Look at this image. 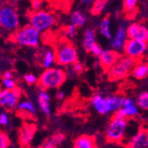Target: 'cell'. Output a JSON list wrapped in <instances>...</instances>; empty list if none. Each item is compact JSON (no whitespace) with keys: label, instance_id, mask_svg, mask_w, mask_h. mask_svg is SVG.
Here are the masks:
<instances>
[{"label":"cell","instance_id":"obj_38","mask_svg":"<svg viewBox=\"0 0 148 148\" xmlns=\"http://www.w3.org/2000/svg\"><path fill=\"white\" fill-rule=\"evenodd\" d=\"M102 48L98 44H96L95 46H94V48H92V51H91V53L94 55V56H95V57H98L99 58V56L101 55V51H102Z\"/></svg>","mask_w":148,"mask_h":148},{"label":"cell","instance_id":"obj_41","mask_svg":"<svg viewBox=\"0 0 148 148\" xmlns=\"http://www.w3.org/2000/svg\"><path fill=\"white\" fill-rule=\"evenodd\" d=\"M81 4L83 5H88V4H92V2L91 1V0H83V1H81Z\"/></svg>","mask_w":148,"mask_h":148},{"label":"cell","instance_id":"obj_9","mask_svg":"<svg viewBox=\"0 0 148 148\" xmlns=\"http://www.w3.org/2000/svg\"><path fill=\"white\" fill-rule=\"evenodd\" d=\"M22 91L21 88L16 87L14 90H4L3 94L0 99V106L8 111H12L17 108L18 104L21 101Z\"/></svg>","mask_w":148,"mask_h":148},{"label":"cell","instance_id":"obj_36","mask_svg":"<svg viewBox=\"0 0 148 148\" xmlns=\"http://www.w3.org/2000/svg\"><path fill=\"white\" fill-rule=\"evenodd\" d=\"M53 138V139L56 141V143L58 144V145H60L64 140H65V135L62 132H58L55 133L51 136Z\"/></svg>","mask_w":148,"mask_h":148},{"label":"cell","instance_id":"obj_26","mask_svg":"<svg viewBox=\"0 0 148 148\" xmlns=\"http://www.w3.org/2000/svg\"><path fill=\"white\" fill-rule=\"evenodd\" d=\"M99 31L100 34L102 35L105 38H108L110 40L112 38V33H111L110 28V21L108 18H103L99 24Z\"/></svg>","mask_w":148,"mask_h":148},{"label":"cell","instance_id":"obj_8","mask_svg":"<svg viewBox=\"0 0 148 148\" xmlns=\"http://www.w3.org/2000/svg\"><path fill=\"white\" fill-rule=\"evenodd\" d=\"M147 51V43L129 38L127 39L123 49L124 56L131 58L135 61L143 60Z\"/></svg>","mask_w":148,"mask_h":148},{"label":"cell","instance_id":"obj_17","mask_svg":"<svg viewBox=\"0 0 148 148\" xmlns=\"http://www.w3.org/2000/svg\"><path fill=\"white\" fill-rule=\"evenodd\" d=\"M37 103L41 112L46 116L51 115V98L46 90H40L37 93Z\"/></svg>","mask_w":148,"mask_h":148},{"label":"cell","instance_id":"obj_29","mask_svg":"<svg viewBox=\"0 0 148 148\" xmlns=\"http://www.w3.org/2000/svg\"><path fill=\"white\" fill-rule=\"evenodd\" d=\"M58 144L56 143V141L53 139L51 136L44 139L39 146V148H58Z\"/></svg>","mask_w":148,"mask_h":148},{"label":"cell","instance_id":"obj_31","mask_svg":"<svg viewBox=\"0 0 148 148\" xmlns=\"http://www.w3.org/2000/svg\"><path fill=\"white\" fill-rule=\"evenodd\" d=\"M11 141L8 135L4 132L0 131V148H10Z\"/></svg>","mask_w":148,"mask_h":148},{"label":"cell","instance_id":"obj_14","mask_svg":"<svg viewBox=\"0 0 148 148\" xmlns=\"http://www.w3.org/2000/svg\"><path fill=\"white\" fill-rule=\"evenodd\" d=\"M90 104L94 109L100 115H108L112 112L110 104L108 102V97L102 96L101 94H95L90 99Z\"/></svg>","mask_w":148,"mask_h":148},{"label":"cell","instance_id":"obj_19","mask_svg":"<svg viewBox=\"0 0 148 148\" xmlns=\"http://www.w3.org/2000/svg\"><path fill=\"white\" fill-rule=\"evenodd\" d=\"M72 148H98L94 137L88 135H81L73 141Z\"/></svg>","mask_w":148,"mask_h":148},{"label":"cell","instance_id":"obj_4","mask_svg":"<svg viewBox=\"0 0 148 148\" xmlns=\"http://www.w3.org/2000/svg\"><path fill=\"white\" fill-rule=\"evenodd\" d=\"M57 16L49 10L32 11L28 14L29 24L41 33L52 28L57 23Z\"/></svg>","mask_w":148,"mask_h":148},{"label":"cell","instance_id":"obj_24","mask_svg":"<svg viewBox=\"0 0 148 148\" xmlns=\"http://www.w3.org/2000/svg\"><path fill=\"white\" fill-rule=\"evenodd\" d=\"M123 8L127 17H133L138 10V1L137 0H124L123 2Z\"/></svg>","mask_w":148,"mask_h":148},{"label":"cell","instance_id":"obj_43","mask_svg":"<svg viewBox=\"0 0 148 148\" xmlns=\"http://www.w3.org/2000/svg\"><path fill=\"white\" fill-rule=\"evenodd\" d=\"M25 148H34V147H33V146H27V147H25Z\"/></svg>","mask_w":148,"mask_h":148},{"label":"cell","instance_id":"obj_33","mask_svg":"<svg viewBox=\"0 0 148 148\" xmlns=\"http://www.w3.org/2000/svg\"><path fill=\"white\" fill-rule=\"evenodd\" d=\"M23 78H24V81L29 85L35 84L37 82H38L37 77L34 75V74H31V73H27V74H26V75H24Z\"/></svg>","mask_w":148,"mask_h":148},{"label":"cell","instance_id":"obj_32","mask_svg":"<svg viewBox=\"0 0 148 148\" xmlns=\"http://www.w3.org/2000/svg\"><path fill=\"white\" fill-rule=\"evenodd\" d=\"M64 32L69 38H73L77 34V28L75 26H73L72 24L67 25L64 28Z\"/></svg>","mask_w":148,"mask_h":148},{"label":"cell","instance_id":"obj_23","mask_svg":"<svg viewBox=\"0 0 148 148\" xmlns=\"http://www.w3.org/2000/svg\"><path fill=\"white\" fill-rule=\"evenodd\" d=\"M107 97H108V102L110 104L111 109H112V112H114V113H116V111H118L120 108L123 107L125 98H126V97H124L123 95H120V94L109 95V96H107Z\"/></svg>","mask_w":148,"mask_h":148},{"label":"cell","instance_id":"obj_35","mask_svg":"<svg viewBox=\"0 0 148 148\" xmlns=\"http://www.w3.org/2000/svg\"><path fill=\"white\" fill-rule=\"evenodd\" d=\"M10 117L7 113L2 112L0 113V126L1 127H6L9 124Z\"/></svg>","mask_w":148,"mask_h":148},{"label":"cell","instance_id":"obj_20","mask_svg":"<svg viewBox=\"0 0 148 148\" xmlns=\"http://www.w3.org/2000/svg\"><path fill=\"white\" fill-rule=\"evenodd\" d=\"M132 76L137 80H142L148 76V62L145 60L137 61L132 71Z\"/></svg>","mask_w":148,"mask_h":148},{"label":"cell","instance_id":"obj_22","mask_svg":"<svg viewBox=\"0 0 148 148\" xmlns=\"http://www.w3.org/2000/svg\"><path fill=\"white\" fill-rule=\"evenodd\" d=\"M40 62L43 68L49 69L53 67V65L56 63L55 51L51 48H47L43 50L40 56Z\"/></svg>","mask_w":148,"mask_h":148},{"label":"cell","instance_id":"obj_16","mask_svg":"<svg viewBox=\"0 0 148 148\" xmlns=\"http://www.w3.org/2000/svg\"><path fill=\"white\" fill-rule=\"evenodd\" d=\"M127 39H128V36H127L126 29L120 27L117 28L115 35L110 38V41H109L110 47L112 48L113 51L120 53V51H123V46Z\"/></svg>","mask_w":148,"mask_h":148},{"label":"cell","instance_id":"obj_28","mask_svg":"<svg viewBox=\"0 0 148 148\" xmlns=\"http://www.w3.org/2000/svg\"><path fill=\"white\" fill-rule=\"evenodd\" d=\"M106 0H96V1L92 2V6H91V13L92 15H99L106 7L107 5Z\"/></svg>","mask_w":148,"mask_h":148},{"label":"cell","instance_id":"obj_6","mask_svg":"<svg viewBox=\"0 0 148 148\" xmlns=\"http://www.w3.org/2000/svg\"><path fill=\"white\" fill-rule=\"evenodd\" d=\"M127 127H128L127 120L118 118L113 115V117L109 121L105 131V137L107 141L109 143H115V144L121 143L125 137Z\"/></svg>","mask_w":148,"mask_h":148},{"label":"cell","instance_id":"obj_1","mask_svg":"<svg viewBox=\"0 0 148 148\" xmlns=\"http://www.w3.org/2000/svg\"><path fill=\"white\" fill-rule=\"evenodd\" d=\"M10 40L21 47H37L41 41V32L30 24L18 28L10 35Z\"/></svg>","mask_w":148,"mask_h":148},{"label":"cell","instance_id":"obj_7","mask_svg":"<svg viewBox=\"0 0 148 148\" xmlns=\"http://www.w3.org/2000/svg\"><path fill=\"white\" fill-rule=\"evenodd\" d=\"M136 62L137 61L131 58L124 56V55H121V57L116 62V64L107 72L108 78L110 81L115 82L127 77L132 74Z\"/></svg>","mask_w":148,"mask_h":148},{"label":"cell","instance_id":"obj_18","mask_svg":"<svg viewBox=\"0 0 148 148\" xmlns=\"http://www.w3.org/2000/svg\"><path fill=\"white\" fill-rule=\"evenodd\" d=\"M17 111L18 113L21 114L22 115H25L29 118H34L36 117L37 109L30 99H23L21 100L20 103L17 106Z\"/></svg>","mask_w":148,"mask_h":148},{"label":"cell","instance_id":"obj_40","mask_svg":"<svg viewBox=\"0 0 148 148\" xmlns=\"http://www.w3.org/2000/svg\"><path fill=\"white\" fill-rule=\"evenodd\" d=\"M13 78V74L10 70H5L3 74V79H11Z\"/></svg>","mask_w":148,"mask_h":148},{"label":"cell","instance_id":"obj_5","mask_svg":"<svg viewBox=\"0 0 148 148\" xmlns=\"http://www.w3.org/2000/svg\"><path fill=\"white\" fill-rule=\"evenodd\" d=\"M20 27V17L14 6L5 4L0 6V28L11 35Z\"/></svg>","mask_w":148,"mask_h":148},{"label":"cell","instance_id":"obj_34","mask_svg":"<svg viewBox=\"0 0 148 148\" xmlns=\"http://www.w3.org/2000/svg\"><path fill=\"white\" fill-rule=\"evenodd\" d=\"M71 72L74 73L75 75H79L84 71V66L82 63H80L79 60L76 61L73 65H71Z\"/></svg>","mask_w":148,"mask_h":148},{"label":"cell","instance_id":"obj_37","mask_svg":"<svg viewBox=\"0 0 148 148\" xmlns=\"http://www.w3.org/2000/svg\"><path fill=\"white\" fill-rule=\"evenodd\" d=\"M42 4H43V2L41 1V0H34V1H31V7H32V10H33L34 12L42 10Z\"/></svg>","mask_w":148,"mask_h":148},{"label":"cell","instance_id":"obj_10","mask_svg":"<svg viewBox=\"0 0 148 148\" xmlns=\"http://www.w3.org/2000/svg\"><path fill=\"white\" fill-rule=\"evenodd\" d=\"M36 125L30 122H24L18 131V143L21 147L30 146L36 132Z\"/></svg>","mask_w":148,"mask_h":148},{"label":"cell","instance_id":"obj_39","mask_svg":"<svg viewBox=\"0 0 148 148\" xmlns=\"http://www.w3.org/2000/svg\"><path fill=\"white\" fill-rule=\"evenodd\" d=\"M64 98H65V92L64 90H58L57 93H56V99L59 101L64 100Z\"/></svg>","mask_w":148,"mask_h":148},{"label":"cell","instance_id":"obj_30","mask_svg":"<svg viewBox=\"0 0 148 148\" xmlns=\"http://www.w3.org/2000/svg\"><path fill=\"white\" fill-rule=\"evenodd\" d=\"M2 87H4V90H14L17 86V82L13 79H2Z\"/></svg>","mask_w":148,"mask_h":148},{"label":"cell","instance_id":"obj_3","mask_svg":"<svg viewBox=\"0 0 148 148\" xmlns=\"http://www.w3.org/2000/svg\"><path fill=\"white\" fill-rule=\"evenodd\" d=\"M67 78V73L60 67H51L45 69L38 78V86L41 90H47L58 89L63 85Z\"/></svg>","mask_w":148,"mask_h":148},{"label":"cell","instance_id":"obj_42","mask_svg":"<svg viewBox=\"0 0 148 148\" xmlns=\"http://www.w3.org/2000/svg\"><path fill=\"white\" fill-rule=\"evenodd\" d=\"M3 91H4V89H3L2 85L0 84V99H1V96H2V94H3Z\"/></svg>","mask_w":148,"mask_h":148},{"label":"cell","instance_id":"obj_44","mask_svg":"<svg viewBox=\"0 0 148 148\" xmlns=\"http://www.w3.org/2000/svg\"><path fill=\"white\" fill-rule=\"evenodd\" d=\"M147 49H148V43H147Z\"/></svg>","mask_w":148,"mask_h":148},{"label":"cell","instance_id":"obj_13","mask_svg":"<svg viewBox=\"0 0 148 148\" xmlns=\"http://www.w3.org/2000/svg\"><path fill=\"white\" fill-rule=\"evenodd\" d=\"M121 57V54L113 50H102L99 56V63L101 68L108 72Z\"/></svg>","mask_w":148,"mask_h":148},{"label":"cell","instance_id":"obj_21","mask_svg":"<svg viewBox=\"0 0 148 148\" xmlns=\"http://www.w3.org/2000/svg\"><path fill=\"white\" fill-rule=\"evenodd\" d=\"M96 44L95 31L92 28H87L83 35L82 46L86 52H91L94 46Z\"/></svg>","mask_w":148,"mask_h":148},{"label":"cell","instance_id":"obj_15","mask_svg":"<svg viewBox=\"0 0 148 148\" xmlns=\"http://www.w3.org/2000/svg\"><path fill=\"white\" fill-rule=\"evenodd\" d=\"M126 148H148V129H141L126 144Z\"/></svg>","mask_w":148,"mask_h":148},{"label":"cell","instance_id":"obj_12","mask_svg":"<svg viewBox=\"0 0 148 148\" xmlns=\"http://www.w3.org/2000/svg\"><path fill=\"white\" fill-rule=\"evenodd\" d=\"M138 114V107L132 98H125L123 106L114 114L115 116L124 120L134 118Z\"/></svg>","mask_w":148,"mask_h":148},{"label":"cell","instance_id":"obj_11","mask_svg":"<svg viewBox=\"0 0 148 148\" xmlns=\"http://www.w3.org/2000/svg\"><path fill=\"white\" fill-rule=\"evenodd\" d=\"M129 39L148 43V28L141 22H132L126 28Z\"/></svg>","mask_w":148,"mask_h":148},{"label":"cell","instance_id":"obj_27","mask_svg":"<svg viewBox=\"0 0 148 148\" xmlns=\"http://www.w3.org/2000/svg\"><path fill=\"white\" fill-rule=\"evenodd\" d=\"M136 105L142 110H148V91H143L138 94L136 99Z\"/></svg>","mask_w":148,"mask_h":148},{"label":"cell","instance_id":"obj_2","mask_svg":"<svg viewBox=\"0 0 148 148\" xmlns=\"http://www.w3.org/2000/svg\"><path fill=\"white\" fill-rule=\"evenodd\" d=\"M56 63L60 67H69L78 61V51L71 41L62 38L55 45Z\"/></svg>","mask_w":148,"mask_h":148},{"label":"cell","instance_id":"obj_25","mask_svg":"<svg viewBox=\"0 0 148 148\" xmlns=\"http://www.w3.org/2000/svg\"><path fill=\"white\" fill-rule=\"evenodd\" d=\"M71 22L73 26L76 28H81L83 27L86 22V16L79 10L73 11L71 15Z\"/></svg>","mask_w":148,"mask_h":148}]
</instances>
